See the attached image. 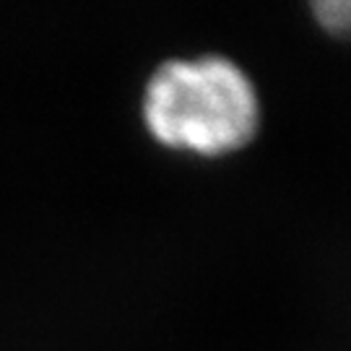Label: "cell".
Here are the masks:
<instances>
[{
	"label": "cell",
	"mask_w": 351,
	"mask_h": 351,
	"mask_svg": "<svg viewBox=\"0 0 351 351\" xmlns=\"http://www.w3.org/2000/svg\"><path fill=\"white\" fill-rule=\"evenodd\" d=\"M310 16L323 34L351 42V0H317L310 5Z\"/></svg>",
	"instance_id": "cell-2"
},
{
	"label": "cell",
	"mask_w": 351,
	"mask_h": 351,
	"mask_svg": "<svg viewBox=\"0 0 351 351\" xmlns=\"http://www.w3.org/2000/svg\"><path fill=\"white\" fill-rule=\"evenodd\" d=\"M138 114L146 136L164 151L213 162L252 146L263 128V99L245 65L201 52L154 65Z\"/></svg>",
	"instance_id": "cell-1"
}]
</instances>
